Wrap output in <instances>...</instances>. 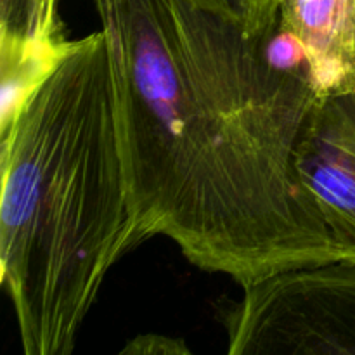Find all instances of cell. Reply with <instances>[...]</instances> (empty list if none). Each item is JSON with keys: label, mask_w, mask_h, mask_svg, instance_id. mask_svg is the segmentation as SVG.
Returning <instances> with one entry per match:
<instances>
[{"label": "cell", "mask_w": 355, "mask_h": 355, "mask_svg": "<svg viewBox=\"0 0 355 355\" xmlns=\"http://www.w3.org/2000/svg\"><path fill=\"white\" fill-rule=\"evenodd\" d=\"M106 42L132 210L146 239L241 288L352 260L326 229L295 162L315 101L309 71L272 38L198 0H92Z\"/></svg>", "instance_id": "6da1fadb"}, {"label": "cell", "mask_w": 355, "mask_h": 355, "mask_svg": "<svg viewBox=\"0 0 355 355\" xmlns=\"http://www.w3.org/2000/svg\"><path fill=\"white\" fill-rule=\"evenodd\" d=\"M0 272L26 355H69L104 279L146 243L132 210L103 31L0 135Z\"/></svg>", "instance_id": "7a4b0ae2"}, {"label": "cell", "mask_w": 355, "mask_h": 355, "mask_svg": "<svg viewBox=\"0 0 355 355\" xmlns=\"http://www.w3.org/2000/svg\"><path fill=\"white\" fill-rule=\"evenodd\" d=\"M231 355H355V262L281 270L224 315Z\"/></svg>", "instance_id": "3957f363"}, {"label": "cell", "mask_w": 355, "mask_h": 355, "mask_svg": "<svg viewBox=\"0 0 355 355\" xmlns=\"http://www.w3.org/2000/svg\"><path fill=\"white\" fill-rule=\"evenodd\" d=\"M295 162L333 241L355 262V90L315 97Z\"/></svg>", "instance_id": "277c9868"}, {"label": "cell", "mask_w": 355, "mask_h": 355, "mask_svg": "<svg viewBox=\"0 0 355 355\" xmlns=\"http://www.w3.org/2000/svg\"><path fill=\"white\" fill-rule=\"evenodd\" d=\"M279 30L300 45L315 96L355 90V0H281Z\"/></svg>", "instance_id": "5b68a950"}, {"label": "cell", "mask_w": 355, "mask_h": 355, "mask_svg": "<svg viewBox=\"0 0 355 355\" xmlns=\"http://www.w3.org/2000/svg\"><path fill=\"white\" fill-rule=\"evenodd\" d=\"M61 0H0V51L62 54L71 47Z\"/></svg>", "instance_id": "8992f818"}, {"label": "cell", "mask_w": 355, "mask_h": 355, "mask_svg": "<svg viewBox=\"0 0 355 355\" xmlns=\"http://www.w3.org/2000/svg\"><path fill=\"white\" fill-rule=\"evenodd\" d=\"M231 17L252 37L272 38L279 30L281 0H198Z\"/></svg>", "instance_id": "52a82bcc"}, {"label": "cell", "mask_w": 355, "mask_h": 355, "mask_svg": "<svg viewBox=\"0 0 355 355\" xmlns=\"http://www.w3.org/2000/svg\"><path fill=\"white\" fill-rule=\"evenodd\" d=\"M121 355H189L191 349L180 338L158 333L137 335L125 343Z\"/></svg>", "instance_id": "ba28073f"}]
</instances>
